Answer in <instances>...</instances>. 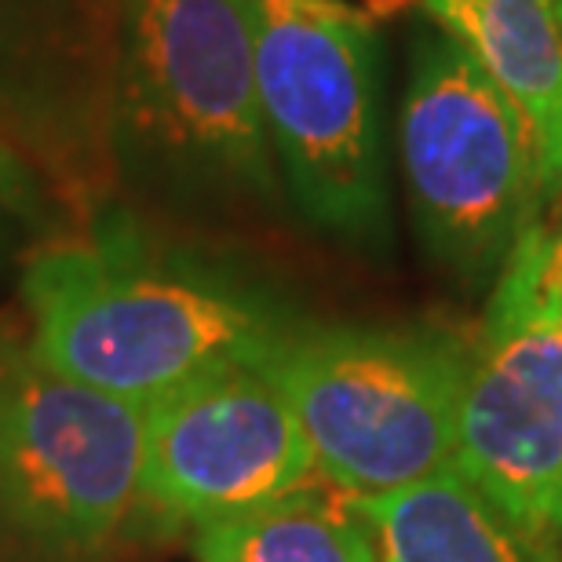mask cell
<instances>
[{"mask_svg": "<svg viewBox=\"0 0 562 562\" xmlns=\"http://www.w3.org/2000/svg\"><path fill=\"white\" fill-rule=\"evenodd\" d=\"M263 373L303 427L318 475L351 501L457 460L468 344L435 325H296Z\"/></svg>", "mask_w": 562, "mask_h": 562, "instance_id": "obj_3", "label": "cell"}, {"mask_svg": "<svg viewBox=\"0 0 562 562\" xmlns=\"http://www.w3.org/2000/svg\"><path fill=\"white\" fill-rule=\"evenodd\" d=\"M114 146L146 183L278 194L238 0H117Z\"/></svg>", "mask_w": 562, "mask_h": 562, "instance_id": "obj_4", "label": "cell"}, {"mask_svg": "<svg viewBox=\"0 0 562 562\" xmlns=\"http://www.w3.org/2000/svg\"><path fill=\"white\" fill-rule=\"evenodd\" d=\"M555 15H559V30H562V0H555Z\"/></svg>", "mask_w": 562, "mask_h": 562, "instance_id": "obj_15", "label": "cell"}, {"mask_svg": "<svg viewBox=\"0 0 562 562\" xmlns=\"http://www.w3.org/2000/svg\"><path fill=\"white\" fill-rule=\"evenodd\" d=\"M260 117L292 205L355 249L391 241L380 37L347 0H238Z\"/></svg>", "mask_w": 562, "mask_h": 562, "instance_id": "obj_2", "label": "cell"}, {"mask_svg": "<svg viewBox=\"0 0 562 562\" xmlns=\"http://www.w3.org/2000/svg\"><path fill=\"white\" fill-rule=\"evenodd\" d=\"M4 355H8V351H4V347H0V366H4Z\"/></svg>", "mask_w": 562, "mask_h": 562, "instance_id": "obj_16", "label": "cell"}, {"mask_svg": "<svg viewBox=\"0 0 562 562\" xmlns=\"http://www.w3.org/2000/svg\"><path fill=\"white\" fill-rule=\"evenodd\" d=\"M143 413V530H201L318 479L296 413L260 366L212 369Z\"/></svg>", "mask_w": 562, "mask_h": 562, "instance_id": "obj_8", "label": "cell"}, {"mask_svg": "<svg viewBox=\"0 0 562 562\" xmlns=\"http://www.w3.org/2000/svg\"><path fill=\"white\" fill-rule=\"evenodd\" d=\"M11 249V212L0 209V256Z\"/></svg>", "mask_w": 562, "mask_h": 562, "instance_id": "obj_14", "label": "cell"}, {"mask_svg": "<svg viewBox=\"0 0 562 562\" xmlns=\"http://www.w3.org/2000/svg\"><path fill=\"white\" fill-rule=\"evenodd\" d=\"M453 468L508 519L562 544V227L541 216L468 344Z\"/></svg>", "mask_w": 562, "mask_h": 562, "instance_id": "obj_7", "label": "cell"}, {"mask_svg": "<svg viewBox=\"0 0 562 562\" xmlns=\"http://www.w3.org/2000/svg\"><path fill=\"white\" fill-rule=\"evenodd\" d=\"M530 121L544 205L562 187V30L555 0H424Z\"/></svg>", "mask_w": 562, "mask_h": 562, "instance_id": "obj_9", "label": "cell"}, {"mask_svg": "<svg viewBox=\"0 0 562 562\" xmlns=\"http://www.w3.org/2000/svg\"><path fill=\"white\" fill-rule=\"evenodd\" d=\"M198 562H380L355 501L322 475L307 486L201 526Z\"/></svg>", "mask_w": 562, "mask_h": 562, "instance_id": "obj_11", "label": "cell"}, {"mask_svg": "<svg viewBox=\"0 0 562 562\" xmlns=\"http://www.w3.org/2000/svg\"><path fill=\"white\" fill-rule=\"evenodd\" d=\"M41 201L37 179H33L30 165L11 150V146L0 143V209L11 212V216H33Z\"/></svg>", "mask_w": 562, "mask_h": 562, "instance_id": "obj_12", "label": "cell"}, {"mask_svg": "<svg viewBox=\"0 0 562 562\" xmlns=\"http://www.w3.org/2000/svg\"><path fill=\"white\" fill-rule=\"evenodd\" d=\"M398 132L427 252L471 285L501 274L544 205L541 157L522 110L464 44L427 30L413 44Z\"/></svg>", "mask_w": 562, "mask_h": 562, "instance_id": "obj_5", "label": "cell"}, {"mask_svg": "<svg viewBox=\"0 0 562 562\" xmlns=\"http://www.w3.org/2000/svg\"><path fill=\"white\" fill-rule=\"evenodd\" d=\"M139 402L59 376L30 351L0 366V562H99L139 526Z\"/></svg>", "mask_w": 562, "mask_h": 562, "instance_id": "obj_6", "label": "cell"}, {"mask_svg": "<svg viewBox=\"0 0 562 562\" xmlns=\"http://www.w3.org/2000/svg\"><path fill=\"white\" fill-rule=\"evenodd\" d=\"M30 358L146 406L223 366H263L296 318L263 289L157 252L114 223L41 249L22 271Z\"/></svg>", "mask_w": 562, "mask_h": 562, "instance_id": "obj_1", "label": "cell"}, {"mask_svg": "<svg viewBox=\"0 0 562 562\" xmlns=\"http://www.w3.org/2000/svg\"><path fill=\"white\" fill-rule=\"evenodd\" d=\"M380 562H562V544L508 519L460 468L355 501Z\"/></svg>", "mask_w": 562, "mask_h": 562, "instance_id": "obj_10", "label": "cell"}, {"mask_svg": "<svg viewBox=\"0 0 562 562\" xmlns=\"http://www.w3.org/2000/svg\"><path fill=\"white\" fill-rule=\"evenodd\" d=\"M413 4H420V0H366V11L373 22H384V19L402 15V11H409Z\"/></svg>", "mask_w": 562, "mask_h": 562, "instance_id": "obj_13", "label": "cell"}]
</instances>
